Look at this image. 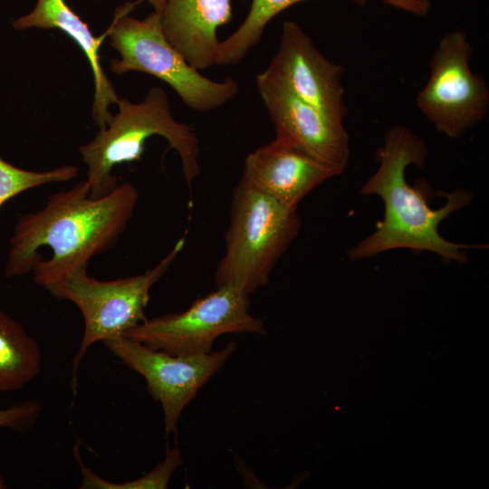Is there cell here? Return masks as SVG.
I'll use <instances>...</instances> for the list:
<instances>
[{"mask_svg": "<svg viewBox=\"0 0 489 489\" xmlns=\"http://www.w3.org/2000/svg\"><path fill=\"white\" fill-rule=\"evenodd\" d=\"M102 343L125 366L144 378L149 394L162 407L166 436L176 437L184 408L236 350V343L231 341L217 351L178 356L149 348L124 335Z\"/></svg>", "mask_w": 489, "mask_h": 489, "instance_id": "obj_9", "label": "cell"}, {"mask_svg": "<svg viewBox=\"0 0 489 489\" xmlns=\"http://www.w3.org/2000/svg\"><path fill=\"white\" fill-rule=\"evenodd\" d=\"M137 5L136 0L120 5L106 30L110 44L120 56L110 61L113 73L140 72L154 76L198 112L216 110L235 97L239 86L235 79L214 81L202 75L168 43L160 14L153 11L143 19L130 16Z\"/></svg>", "mask_w": 489, "mask_h": 489, "instance_id": "obj_5", "label": "cell"}, {"mask_svg": "<svg viewBox=\"0 0 489 489\" xmlns=\"http://www.w3.org/2000/svg\"><path fill=\"white\" fill-rule=\"evenodd\" d=\"M78 167L65 165L50 170L33 171L15 167L0 158V207L28 189L49 183L66 182L78 176Z\"/></svg>", "mask_w": 489, "mask_h": 489, "instance_id": "obj_18", "label": "cell"}, {"mask_svg": "<svg viewBox=\"0 0 489 489\" xmlns=\"http://www.w3.org/2000/svg\"><path fill=\"white\" fill-rule=\"evenodd\" d=\"M118 112L100 129L94 139L80 147L87 166L86 182L91 197L109 194L118 186L112 175L115 166L139 160L147 140L152 136L166 139L178 154L188 187L201 173L199 144L192 127L173 117L167 93L150 88L144 100L132 102L120 98Z\"/></svg>", "mask_w": 489, "mask_h": 489, "instance_id": "obj_3", "label": "cell"}, {"mask_svg": "<svg viewBox=\"0 0 489 489\" xmlns=\"http://www.w3.org/2000/svg\"><path fill=\"white\" fill-rule=\"evenodd\" d=\"M185 246L180 238L151 269L143 273L101 281L80 271L46 289L56 298L74 303L80 310L84 331L72 360V385L76 386L79 367L89 349L98 341L123 335L147 320L145 308L153 285L169 269Z\"/></svg>", "mask_w": 489, "mask_h": 489, "instance_id": "obj_6", "label": "cell"}, {"mask_svg": "<svg viewBox=\"0 0 489 489\" xmlns=\"http://www.w3.org/2000/svg\"><path fill=\"white\" fill-rule=\"evenodd\" d=\"M338 175L296 143L276 135L271 142L246 156L241 180L297 209L312 189Z\"/></svg>", "mask_w": 489, "mask_h": 489, "instance_id": "obj_12", "label": "cell"}, {"mask_svg": "<svg viewBox=\"0 0 489 489\" xmlns=\"http://www.w3.org/2000/svg\"><path fill=\"white\" fill-rule=\"evenodd\" d=\"M1 428H2V427H0V429H1ZM6 487H7V486H6V484H5V482L4 478H3V476H2L1 474H0V489H5V488H6Z\"/></svg>", "mask_w": 489, "mask_h": 489, "instance_id": "obj_21", "label": "cell"}, {"mask_svg": "<svg viewBox=\"0 0 489 489\" xmlns=\"http://www.w3.org/2000/svg\"><path fill=\"white\" fill-rule=\"evenodd\" d=\"M249 309L248 294L230 285L219 286L187 310L147 319L123 335L173 355L208 353L221 335L267 333L263 321Z\"/></svg>", "mask_w": 489, "mask_h": 489, "instance_id": "obj_7", "label": "cell"}, {"mask_svg": "<svg viewBox=\"0 0 489 489\" xmlns=\"http://www.w3.org/2000/svg\"><path fill=\"white\" fill-rule=\"evenodd\" d=\"M305 0H253L249 12L240 26L220 42L216 65L240 62L257 45L269 22L286 8ZM363 5L368 0H350ZM398 8L416 13L420 0H384Z\"/></svg>", "mask_w": 489, "mask_h": 489, "instance_id": "obj_16", "label": "cell"}, {"mask_svg": "<svg viewBox=\"0 0 489 489\" xmlns=\"http://www.w3.org/2000/svg\"><path fill=\"white\" fill-rule=\"evenodd\" d=\"M165 1L166 0H138L139 4L141 2L149 3L153 7V11L158 14H161L165 5Z\"/></svg>", "mask_w": 489, "mask_h": 489, "instance_id": "obj_20", "label": "cell"}, {"mask_svg": "<svg viewBox=\"0 0 489 489\" xmlns=\"http://www.w3.org/2000/svg\"><path fill=\"white\" fill-rule=\"evenodd\" d=\"M139 198L129 183L109 194L90 196L86 180L50 196L45 205L21 216L10 240L7 277L33 272L44 288L80 271L110 249L125 231Z\"/></svg>", "mask_w": 489, "mask_h": 489, "instance_id": "obj_1", "label": "cell"}, {"mask_svg": "<svg viewBox=\"0 0 489 489\" xmlns=\"http://www.w3.org/2000/svg\"><path fill=\"white\" fill-rule=\"evenodd\" d=\"M13 26L16 30L57 29L77 44L86 56L93 76L92 119L100 129L106 127L113 116L110 106L117 104L120 99L101 63L100 49L107 38V32L98 37L94 36L89 25L65 0H37L33 10L14 20Z\"/></svg>", "mask_w": 489, "mask_h": 489, "instance_id": "obj_14", "label": "cell"}, {"mask_svg": "<svg viewBox=\"0 0 489 489\" xmlns=\"http://www.w3.org/2000/svg\"><path fill=\"white\" fill-rule=\"evenodd\" d=\"M473 47L462 31L448 32L430 61V76L416 101L422 114L446 137L459 138L489 110V90L471 70Z\"/></svg>", "mask_w": 489, "mask_h": 489, "instance_id": "obj_8", "label": "cell"}, {"mask_svg": "<svg viewBox=\"0 0 489 489\" xmlns=\"http://www.w3.org/2000/svg\"><path fill=\"white\" fill-rule=\"evenodd\" d=\"M427 153L425 141L406 127L395 126L386 133L378 151L379 168L360 189L362 195L381 198L383 220L377 224L373 233L350 250L352 260L401 248L429 251L444 260L460 264L467 260L465 249L472 245L445 239L438 232V225L452 213L468 205L472 194L463 189L447 193L445 205L433 209L420 190L407 181V168L422 167Z\"/></svg>", "mask_w": 489, "mask_h": 489, "instance_id": "obj_2", "label": "cell"}, {"mask_svg": "<svg viewBox=\"0 0 489 489\" xmlns=\"http://www.w3.org/2000/svg\"><path fill=\"white\" fill-rule=\"evenodd\" d=\"M267 70L302 100L343 122V67L327 59L297 23H283L278 50Z\"/></svg>", "mask_w": 489, "mask_h": 489, "instance_id": "obj_11", "label": "cell"}, {"mask_svg": "<svg viewBox=\"0 0 489 489\" xmlns=\"http://www.w3.org/2000/svg\"><path fill=\"white\" fill-rule=\"evenodd\" d=\"M225 250L215 274L216 287L230 285L250 295L267 284L275 264L302 223L290 208L243 180L230 205Z\"/></svg>", "mask_w": 489, "mask_h": 489, "instance_id": "obj_4", "label": "cell"}, {"mask_svg": "<svg viewBox=\"0 0 489 489\" xmlns=\"http://www.w3.org/2000/svg\"><path fill=\"white\" fill-rule=\"evenodd\" d=\"M160 18L164 36L192 67L216 65L217 30L232 18L231 0H166Z\"/></svg>", "mask_w": 489, "mask_h": 489, "instance_id": "obj_13", "label": "cell"}, {"mask_svg": "<svg viewBox=\"0 0 489 489\" xmlns=\"http://www.w3.org/2000/svg\"><path fill=\"white\" fill-rule=\"evenodd\" d=\"M41 405L37 400L19 401L0 409V427L24 432L31 428L41 413Z\"/></svg>", "mask_w": 489, "mask_h": 489, "instance_id": "obj_19", "label": "cell"}, {"mask_svg": "<svg viewBox=\"0 0 489 489\" xmlns=\"http://www.w3.org/2000/svg\"><path fill=\"white\" fill-rule=\"evenodd\" d=\"M256 86L276 135L289 139L341 174L350 155L343 122L302 100L267 69L256 76Z\"/></svg>", "mask_w": 489, "mask_h": 489, "instance_id": "obj_10", "label": "cell"}, {"mask_svg": "<svg viewBox=\"0 0 489 489\" xmlns=\"http://www.w3.org/2000/svg\"><path fill=\"white\" fill-rule=\"evenodd\" d=\"M42 366L38 341L0 309V392L24 388L40 374Z\"/></svg>", "mask_w": 489, "mask_h": 489, "instance_id": "obj_15", "label": "cell"}, {"mask_svg": "<svg viewBox=\"0 0 489 489\" xmlns=\"http://www.w3.org/2000/svg\"><path fill=\"white\" fill-rule=\"evenodd\" d=\"M73 455L79 464L82 475V483L79 486L81 489H165L175 470L183 463L179 449L168 448L165 458L145 475L131 481L115 483L102 478L85 465L78 445L73 450Z\"/></svg>", "mask_w": 489, "mask_h": 489, "instance_id": "obj_17", "label": "cell"}]
</instances>
